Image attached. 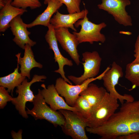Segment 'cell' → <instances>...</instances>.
<instances>
[{"label":"cell","instance_id":"obj_1","mask_svg":"<svg viewBox=\"0 0 139 139\" xmlns=\"http://www.w3.org/2000/svg\"><path fill=\"white\" fill-rule=\"evenodd\" d=\"M85 129L100 136L101 139H116L120 136L139 132V99L126 101L103 125L96 128L86 127Z\"/></svg>","mask_w":139,"mask_h":139},{"label":"cell","instance_id":"obj_2","mask_svg":"<svg viewBox=\"0 0 139 139\" xmlns=\"http://www.w3.org/2000/svg\"><path fill=\"white\" fill-rule=\"evenodd\" d=\"M33 107L31 110L26 108L28 115L32 116L36 120L45 119L53 125L55 127H61L65 123V119L59 111L55 110L48 106L44 100L39 89L37 94L35 95L33 102Z\"/></svg>","mask_w":139,"mask_h":139},{"label":"cell","instance_id":"obj_3","mask_svg":"<svg viewBox=\"0 0 139 139\" xmlns=\"http://www.w3.org/2000/svg\"><path fill=\"white\" fill-rule=\"evenodd\" d=\"M118 100L107 92L98 105L92 111L90 117L86 119L88 127L96 128L107 122L119 107Z\"/></svg>","mask_w":139,"mask_h":139},{"label":"cell","instance_id":"obj_4","mask_svg":"<svg viewBox=\"0 0 139 139\" xmlns=\"http://www.w3.org/2000/svg\"><path fill=\"white\" fill-rule=\"evenodd\" d=\"M58 111L65 119L64 124L61 126L63 132L73 139H88L85 128L88 127L86 119L77 112L60 109Z\"/></svg>","mask_w":139,"mask_h":139},{"label":"cell","instance_id":"obj_5","mask_svg":"<svg viewBox=\"0 0 139 139\" xmlns=\"http://www.w3.org/2000/svg\"><path fill=\"white\" fill-rule=\"evenodd\" d=\"M86 14L83 19L78 20L74 24L76 27L80 25L81 28L79 32L74 31L73 33L76 36L79 44L88 42L92 44L94 42L104 43L106 40L105 36L101 33V31L106 27L107 25L103 22L97 24L89 21Z\"/></svg>","mask_w":139,"mask_h":139},{"label":"cell","instance_id":"obj_6","mask_svg":"<svg viewBox=\"0 0 139 139\" xmlns=\"http://www.w3.org/2000/svg\"><path fill=\"white\" fill-rule=\"evenodd\" d=\"M46 78L45 75L35 74L31 81L28 82L25 78L21 84L16 87L15 92L18 95L16 97L13 98L11 102L23 118L27 119L29 117L25 110L26 103L28 102H33L35 98V95L30 89L31 85L36 82H44V81L42 80Z\"/></svg>","mask_w":139,"mask_h":139},{"label":"cell","instance_id":"obj_7","mask_svg":"<svg viewBox=\"0 0 139 139\" xmlns=\"http://www.w3.org/2000/svg\"><path fill=\"white\" fill-rule=\"evenodd\" d=\"M102 77L103 85L110 95L119 100L121 104L125 101L132 102L134 100V98L130 94L121 95L116 89L115 86L118 84L119 79L123 76L122 68L115 62H114L111 67H108Z\"/></svg>","mask_w":139,"mask_h":139},{"label":"cell","instance_id":"obj_8","mask_svg":"<svg viewBox=\"0 0 139 139\" xmlns=\"http://www.w3.org/2000/svg\"><path fill=\"white\" fill-rule=\"evenodd\" d=\"M105 71L97 77L88 79L80 85H73L68 83L62 78L59 77L56 81L55 87L59 94L64 98L67 104L73 107L80 93L92 82L102 80Z\"/></svg>","mask_w":139,"mask_h":139},{"label":"cell","instance_id":"obj_9","mask_svg":"<svg viewBox=\"0 0 139 139\" xmlns=\"http://www.w3.org/2000/svg\"><path fill=\"white\" fill-rule=\"evenodd\" d=\"M98 8L107 11L112 15L119 24L125 27L132 25V19L126 10L131 4L129 0H101Z\"/></svg>","mask_w":139,"mask_h":139},{"label":"cell","instance_id":"obj_10","mask_svg":"<svg viewBox=\"0 0 139 139\" xmlns=\"http://www.w3.org/2000/svg\"><path fill=\"white\" fill-rule=\"evenodd\" d=\"M82 56L83 74L79 77L73 75L68 76V79L76 85L80 84L87 79L95 77L100 70L102 58L98 52L86 51L82 54Z\"/></svg>","mask_w":139,"mask_h":139},{"label":"cell","instance_id":"obj_11","mask_svg":"<svg viewBox=\"0 0 139 139\" xmlns=\"http://www.w3.org/2000/svg\"><path fill=\"white\" fill-rule=\"evenodd\" d=\"M48 30L45 35V38L48 44L49 48L52 50L54 53V59L55 62H57L58 65V68L54 72L59 74L69 84H72L69 80L65 75L64 67L65 65L71 66L73 65L72 61L65 57L62 54L58 48L57 40L56 37L55 29L50 23L48 26Z\"/></svg>","mask_w":139,"mask_h":139},{"label":"cell","instance_id":"obj_12","mask_svg":"<svg viewBox=\"0 0 139 139\" xmlns=\"http://www.w3.org/2000/svg\"><path fill=\"white\" fill-rule=\"evenodd\" d=\"M56 37L63 49L69 55L77 65L80 63L77 49L79 44L75 36L71 33L68 28L60 27L55 29Z\"/></svg>","mask_w":139,"mask_h":139},{"label":"cell","instance_id":"obj_13","mask_svg":"<svg viewBox=\"0 0 139 139\" xmlns=\"http://www.w3.org/2000/svg\"><path fill=\"white\" fill-rule=\"evenodd\" d=\"M21 16L18 15L14 18L10 23L9 26L14 36L13 41L20 47L24 49L26 45L32 47L36 42L29 38V36L31 32L27 30L26 24L23 22Z\"/></svg>","mask_w":139,"mask_h":139},{"label":"cell","instance_id":"obj_14","mask_svg":"<svg viewBox=\"0 0 139 139\" xmlns=\"http://www.w3.org/2000/svg\"><path fill=\"white\" fill-rule=\"evenodd\" d=\"M41 86L43 88L41 92L44 100L52 109L56 111L65 109L77 112L76 108L68 105L59 95L54 84L49 85L46 88L45 84H43Z\"/></svg>","mask_w":139,"mask_h":139},{"label":"cell","instance_id":"obj_15","mask_svg":"<svg viewBox=\"0 0 139 139\" xmlns=\"http://www.w3.org/2000/svg\"><path fill=\"white\" fill-rule=\"evenodd\" d=\"M88 11L83 10L79 12L64 14L57 11L55 14L50 20V23L55 29L60 27L70 28L74 31L76 32L74 24L78 20L83 19L86 14H88Z\"/></svg>","mask_w":139,"mask_h":139},{"label":"cell","instance_id":"obj_16","mask_svg":"<svg viewBox=\"0 0 139 139\" xmlns=\"http://www.w3.org/2000/svg\"><path fill=\"white\" fill-rule=\"evenodd\" d=\"M31 47L28 44L25 45L23 57H21V53L15 55L17 58L18 63L20 65V69L21 74L29 79H30V72L33 68L38 67L41 68L43 67L42 64L36 60Z\"/></svg>","mask_w":139,"mask_h":139},{"label":"cell","instance_id":"obj_17","mask_svg":"<svg viewBox=\"0 0 139 139\" xmlns=\"http://www.w3.org/2000/svg\"><path fill=\"white\" fill-rule=\"evenodd\" d=\"M12 0L7 1L5 6L0 10V31L4 32L9 27L11 21L18 15H21L27 10L12 5Z\"/></svg>","mask_w":139,"mask_h":139},{"label":"cell","instance_id":"obj_18","mask_svg":"<svg viewBox=\"0 0 139 139\" xmlns=\"http://www.w3.org/2000/svg\"><path fill=\"white\" fill-rule=\"evenodd\" d=\"M44 11L38 15L31 23L26 24L27 28H31L38 25L47 27L50 24V20L53 14L56 13L62 6L59 0H50Z\"/></svg>","mask_w":139,"mask_h":139},{"label":"cell","instance_id":"obj_19","mask_svg":"<svg viewBox=\"0 0 139 139\" xmlns=\"http://www.w3.org/2000/svg\"><path fill=\"white\" fill-rule=\"evenodd\" d=\"M107 92L103 87H99L96 84L91 83L79 95L87 100L93 110L101 102Z\"/></svg>","mask_w":139,"mask_h":139},{"label":"cell","instance_id":"obj_20","mask_svg":"<svg viewBox=\"0 0 139 139\" xmlns=\"http://www.w3.org/2000/svg\"><path fill=\"white\" fill-rule=\"evenodd\" d=\"M19 64L14 71L9 75L0 78V86L7 89V90L11 93L12 96L15 87L21 84L26 77L22 76L18 72Z\"/></svg>","mask_w":139,"mask_h":139},{"label":"cell","instance_id":"obj_21","mask_svg":"<svg viewBox=\"0 0 139 139\" xmlns=\"http://www.w3.org/2000/svg\"><path fill=\"white\" fill-rule=\"evenodd\" d=\"M125 77L132 83L133 89L139 87V63L131 62L127 64L126 68Z\"/></svg>","mask_w":139,"mask_h":139},{"label":"cell","instance_id":"obj_22","mask_svg":"<svg viewBox=\"0 0 139 139\" xmlns=\"http://www.w3.org/2000/svg\"><path fill=\"white\" fill-rule=\"evenodd\" d=\"M73 107L76 108L79 114L86 119L90 117L93 110L88 102L80 95L77 99Z\"/></svg>","mask_w":139,"mask_h":139},{"label":"cell","instance_id":"obj_23","mask_svg":"<svg viewBox=\"0 0 139 139\" xmlns=\"http://www.w3.org/2000/svg\"><path fill=\"white\" fill-rule=\"evenodd\" d=\"M12 5L15 7L26 9L29 7L31 10L40 7L41 4L39 0H12Z\"/></svg>","mask_w":139,"mask_h":139},{"label":"cell","instance_id":"obj_24","mask_svg":"<svg viewBox=\"0 0 139 139\" xmlns=\"http://www.w3.org/2000/svg\"><path fill=\"white\" fill-rule=\"evenodd\" d=\"M62 4H64L69 14L80 12L81 0H59Z\"/></svg>","mask_w":139,"mask_h":139},{"label":"cell","instance_id":"obj_25","mask_svg":"<svg viewBox=\"0 0 139 139\" xmlns=\"http://www.w3.org/2000/svg\"><path fill=\"white\" fill-rule=\"evenodd\" d=\"M6 88L0 86V109L4 108L8 102L11 101L13 97L10 95Z\"/></svg>","mask_w":139,"mask_h":139},{"label":"cell","instance_id":"obj_26","mask_svg":"<svg viewBox=\"0 0 139 139\" xmlns=\"http://www.w3.org/2000/svg\"><path fill=\"white\" fill-rule=\"evenodd\" d=\"M134 52V56L135 59L132 62L134 64L139 63V34L137 38L135 43Z\"/></svg>","mask_w":139,"mask_h":139},{"label":"cell","instance_id":"obj_27","mask_svg":"<svg viewBox=\"0 0 139 139\" xmlns=\"http://www.w3.org/2000/svg\"><path fill=\"white\" fill-rule=\"evenodd\" d=\"M138 133H134L127 135L120 136L118 137L117 139H138Z\"/></svg>","mask_w":139,"mask_h":139},{"label":"cell","instance_id":"obj_28","mask_svg":"<svg viewBox=\"0 0 139 139\" xmlns=\"http://www.w3.org/2000/svg\"><path fill=\"white\" fill-rule=\"evenodd\" d=\"M22 130L21 129H19L17 132L12 130L11 132V134L13 139H21L22 138Z\"/></svg>","mask_w":139,"mask_h":139},{"label":"cell","instance_id":"obj_29","mask_svg":"<svg viewBox=\"0 0 139 139\" xmlns=\"http://www.w3.org/2000/svg\"><path fill=\"white\" fill-rule=\"evenodd\" d=\"M7 1L6 0H0V8L1 9L5 6Z\"/></svg>","mask_w":139,"mask_h":139},{"label":"cell","instance_id":"obj_30","mask_svg":"<svg viewBox=\"0 0 139 139\" xmlns=\"http://www.w3.org/2000/svg\"><path fill=\"white\" fill-rule=\"evenodd\" d=\"M50 0H44V4H47L48 2Z\"/></svg>","mask_w":139,"mask_h":139},{"label":"cell","instance_id":"obj_31","mask_svg":"<svg viewBox=\"0 0 139 139\" xmlns=\"http://www.w3.org/2000/svg\"><path fill=\"white\" fill-rule=\"evenodd\" d=\"M138 139H139V132L138 133Z\"/></svg>","mask_w":139,"mask_h":139},{"label":"cell","instance_id":"obj_32","mask_svg":"<svg viewBox=\"0 0 139 139\" xmlns=\"http://www.w3.org/2000/svg\"><path fill=\"white\" fill-rule=\"evenodd\" d=\"M7 1H8L9 0H6Z\"/></svg>","mask_w":139,"mask_h":139}]
</instances>
